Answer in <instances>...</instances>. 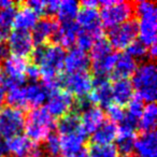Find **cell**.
Segmentation results:
<instances>
[{
	"mask_svg": "<svg viewBox=\"0 0 157 157\" xmlns=\"http://www.w3.org/2000/svg\"><path fill=\"white\" fill-rule=\"evenodd\" d=\"M25 93V101H26L27 108H41L44 102H46L50 93L42 84L39 83H30L27 86H24Z\"/></svg>",
	"mask_w": 157,
	"mask_h": 157,
	"instance_id": "22",
	"label": "cell"
},
{
	"mask_svg": "<svg viewBox=\"0 0 157 157\" xmlns=\"http://www.w3.org/2000/svg\"><path fill=\"white\" fill-rule=\"evenodd\" d=\"M99 6L101 7L99 13L101 26L110 30L130 21L133 14L132 3L127 1L102 0L99 1Z\"/></svg>",
	"mask_w": 157,
	"mask_h": 157,
	"instance_id": "4",
	"label": "cell"
},
{
	"mask_svg": "<svg viewBox=\"0 0 157 157\" xmlns=\"http://www.w3.org/2000/svg\"><path fill=\"white\" fill-rule=\"evenodd\" d=\"M8 141V153L12 157H42L43 150L26 136L18 135Z\"/></svg>",
	"mask_w": 157,
	"mask_h": 157,
	"instance_id": "11",
	"label": "cell"
},
{
	"mask_svg": "<svg viewBox=\"0 0 157 157\" xmlns=\"http://www.w3.org/2000/svg\"><path fill=\"white\" fill-rule=\"evenodd\" d=\"M97 40L94 36L86 33V31L80 30V29H78V36H76V41H75L76 44H78V48L86 52V51L92 48V46L94 45V43Z\"/></svg>",
	"mask_w": 157,
	"mask_h": 157,
	"instance_id": "33",
	"label": "cell"
},
{
	"mask_svg": "<svg viewBox=\"0 0 157 157\" xmlns=\"http://www.w3.org/2000/svg\"><path fill=\"white\" fill-rule=\"evenodd\" d=\"M78 33V27L75 22L60 23L55 33L53 41L54 44L60 46L61 48H70L76 41V36Z\"/></svg>",
	"mask_w": 157,
	"mask_h": 157,
	"instance_id": "19",
	"label": "cell"
},
{
	"mask_svg": "<svg viewBox=\"0 0 157 157\" xmlns=\"http://www.w3.org/2000/svg\"><path fill=\"white\" fill-rule=\"evenodd\" d=\"M56 123L45 108L31 110L25 118L24 129L26 137L31 142L38 144L44 142L54 131Z\"/></svg>",
	"mask_w": 157,
	"mask_h": 157,
	"instance_id": "3",
	"label": "cell"
},
{
	"mask_svg": "<svg viewBox=\"0 0 157 157\" xmlns=\"http://www.w3.org/2000/svg\"><path fill=\"white\" fill-rule=\"evenodd\" d=\"M24 125L25 115L22 110L7 107L0 111V137L3 139L10 140L21 135Z\"/></svg>",
	"mask_w": 157,
	"mask_h": 157,
	"instance_id": "6",
	"label": "cell"
},
{
	"mask_svg": "<svg viewBox=\"0 0 157 157\" xmlns=\"http://www.w3.org/2000/svg\"><path fill=\"white\" fill-rule=\"evenodd\" d=\"M133 90L142 101L155 102L157 95V71L154 61L146 60L137 67L132 75Z\"/></svg>",
	"mask_w": 157,
	"mask_h": 157,
	"instance_id": "2",
	"label": "cell"
},
{
	"mask_svg": "<svg viewBox=\"0 0 157 157\" xmlns=\"http://www.w3.org/2000/svg\"><path fill=\"white\" fill-rule=\"evenodd\" d=\"M144 109V103L139 97H133L128 103V109L127 112H125V117L138 123L140 116L142 114V111Z\"/></svg>",
	"mask_w": 157,
	"mask_h": 157,
	"instance_id": "31",
	"label": "cell"
},
{
	"mask_svg": "<svg viewBox=\"0 0 157 157\" xmlns=\"http://www.w3.org/2000/svg\"><path fill=\"white\" fill-rule=\"evenodd\" d=\"M26 59L18 56H7L3 59L1 73L3 75L2 86L5 90H10L12 88H16L23 86L26 81V69H27Z\"/></svg>",
	"mask_w": 157,
	"mask_h": 157,
	"instance_id": "5",
	"label": "cell"
},
{
	"mask_svg": "<svg viewBox=\"0 0 157 157\" xmlns=\"http://www.w3.org/2000/svg\"><path fill=\"white\" fill-rule=\"evenodd\" d=\"M76 25L80 30L86 31L96 38V40L103 38V29L100 23V16L97 9L82 7L76 15Z\"/></svg>",
	"mask_w": 157,
	"mask_h": 157,
	"instance_id": "9",
	"label": "cell"
},
{
	"mask_svg": "<svg viewBox=\"0 0 157 157\" xmlns=\"http://www.w3.org/2000/svg\"><path fill=\"white\" fill-rule=\"evenodd\" d=\"M87 99L90 105L95 107L100 105L107 108L109 105H111L112 90L108 78H96L93 80V90L87 96Z\"/></svg>",
	"mask_w": 157,
	"mask_h": 157,
	"instance_id": "13",
	"label": "cell"
},
{
	"mask_svg": "<svg viewBox=\"0 0 157 157\" xmlns=\"http://www.w3.org/2000/svg\"><path fill=\"white\" fill-rule=\"evenodd\" d=\"M61 85L72 96L85 98L93 90V78L87 71L67 73L61 78Z\"/></svg>",
	"mask_w": 157,
	"mask_h": 157,
	"instance_id": "7",
	"label": "cell"
},
{
	"mask_svg": "<svg viewBox=\"0 0 157 157\" xmlns=\"http://www.w3.org/2000/svg\"><path fill=\"white\" fill-rule=\"evenodd\" d=\"M57 129L59 131V136L82 130L83 128H82L80 116L76 113H69L63 116L57 125Z\"/></svg>",
	"mask_w": 157,
	"mask_h": 157,
	"instance_id": "27",
	"label": "cell"
},
{
	"mask_svg": "<svg viewBox=\"0 0 157 157\" xmlns=\"http://www.w3.org/2000/svg\"><path fill=\"white\" fill-rule=\"evenodd\" d=\"M90 157H117V148L113 144H94L87 150Z\"/></svg>",
	"mask_w": 157,
	"mask_h": 157,
	"instance_id": "30",
	"label": "cell"
},
{
	"mask_svg": "<svg viewBox=\"0 0 157 157\" xmlns=\"http://www.w3.org/2000/svg\"><path fill=\"white\" fill-rule=\"evenodd\" d=\"M38 21H39V15L33 10L24 5L16 11L13 27L15 30L29 31L33 30Z\"/></svg>",
	"mask_w": 157,
	"mask_h": 157,
	"instance_id": "23",
	"label": "cell"
},
{
	"mask_svg": "<svg viewBox=\"0 0 157 157\" xmlns=\"http://www.w3.org/2000/svg\"><path fill=\"white\" fill-rule=\"evenodd\" d=\"M85 131L82 129L80 131L67 135H61L59 137V145H60V157H74L81 150L84 148L86 141Z\"/></svg>",
	"mask_w": 157,
	"mask_h": 157,
	"instance_id": "14",
	"label": "cell"
},
{
	"mask_svg": "<svg viewBox=\"0 0 157 157\" xmlns=\"http://www.w3.org/2000/svg\"><path fill=\"white\" fill-rule=\"evenodd\" d=\"M107 114L110 118V122L114 123H122L125 118V111L123 107L117 105L115 103H111L107 107Z\"/></svg>",
	"mask_w": 157,
	"mask_h": 157,
	"instance_id": "35",
	"label": "cell"
},
{
	"mask_svg": "<svg viewBox=\"0 0 157 157\" xmlns=\"http://www.w3.org/2000/svg\"><path fill=\"white\" fill-rule=\"evenodd\" d=\"M147 50L148 48L146 45H144L141 41H137L130 44L127 48V54L130 55L135 60L137 59H144L145 57H147Z\"/></svg>",
	"mask_w": 157,
	"mask_h": 157,
	"instance_id": "32",
	"label": "cell"
},
{
	"mask_svg": "<svg viewBox=\"0 0 157 157\" xmlns=\"http://www.w3.org/2000/svg\"><path fill=\"white\" fill-rule=\"evenodd\" d=\"M8 153V141L0 137V157H6V154Z\"/></svg>",
	"mask_w": 157,
	"mask_h": 157,
	"instance_id": "38",
	"label": "cell"
},
{
	"mask_svg": "<svg viewBox=\"0 0 157 157\" xmlns=\"http://www.w3.org/2000/svg\"><path fill=\"white\" fill-rule=\"evenodd\" d=\"M137 67V60H135L126 52H123L117 54L112 74L115 80H121V78L128 80V78L133 75Z\"/></svg>",
	"mask_w": 157,
	"mask_h": 157,
	"instance_id": "20",
	"label": "cell"
},
{
	"mask_svg": "<svg viewBox=\"0 0 157 157\" xmlns=\"http://www.w3.org/2000/svg\"><path fill=\"white\" fill-rule=\"evenodd\" d=\"M74 157H90V156H88V152H87V150H86V148L84 147L83 150L80 151V152H78V154H76Z\"/></svg>",
	"mask_w": 157,
	"mask_h": 157,
	"instance_id": "43",
	"label": "cell"
},
{
	"mask_svg": "<svg viewBox=\"0 0 157 157\" xmlns=\"http://www.w3.org/2000/svg\"><path fill=\"white\" fill-rule=\"evenodd\" d=\"M90 66V57L86 52L81 51L80 48H71L66 54L63 68L67 73H76V72L87 71L88 67Z\"/></svg>",
	"mask_w": 157,
	"mask_h": 157,
	"instance_id": "17",
	"label": "cell"
},
{
	"mask_svg": "<svg viewBox=\"0 0 157 157\" xmlns=\"http://www.w3.org/2000/svg\"><path fill=\"white\" fill-rule=\"evenodd\" d=\"M113 53V48L110 45L109 41L102 38V39L98 40L94 43V45L90 48V53L88 57H90V63H94L107 58L108 56H110Z\"/></svg>",
	"mask_w": 157,
	"mask_h": 157,
	"instance_id": "29",
	"label": "cell"
},
{
	"mask_svg": "<svg viewBox=\"0 0 157 157\" xmlns=\"http://www.w3.org/2000/svg\"><path fill=\"white\" fill-rule=\"evenodd\" d=\"M112 90V100L117 105H128L129 101L133 98V87L129 80L121 78V80H114V83L111 85Z\"/></svg>",
	"mask_w": 157,
	"mask_h": 157,
	"instance_id": "21",
	"label": "cell"
},
{
	"mask_svg": "<svg viewBox=\"0 0 157 157\" xmlns=\"http://www.w3.org/2000/svg\"><path fill=\"white\" fill-rule=\"evenodd\" d=\"M138 37V25L136 21H128L109 31V43L112 48L123 51L127 48Z\"/></svg>",
	"mask_w": 157,
	"mask_h": 157,
	"instance_id": "8",
	"label": "cell"
},
{
	"mask_svg": "<svg viewBox=\"0 0 157 157\" xmlns=\"http://www.w3.org/2000/svg\"><path fill=\"white\" fill-rule=\"evenodd\" d=\"M42 157H52V156H48V155H46V154H45V155H43Z\"/></svg>",
	"mask_w": 157,
	"mask_h": 157,
	"instance_id": "44",
	"label": "cell"
},
{
	"mask_svg": "<svg viewBox=\"0 0 157 157\" xmlns=\"http://www.w3.org/2000/svg\"><path fill=\"white\" fill-rule=\"evenodd\" d=\"M24 5L29 7L31 10H33L38 15H39V14H45L46 1H42V0H31V1H27Z\"/></svg>",
	"mask_w": 157,
	"mask_h": 157,
	"instance_id": "37",
	"label": "cell"
},
{
	"mask_svg": "<svg viewBox=\"0 0 157 157\" xmlns=\"http://www.w3.org/2000/svg\"><path fill=\"white\" fill-rule=\"evenodd\" d=\"M78 11H80V3L78 1L63 0V1H59L56 14L60 23L74 22Z\"/></svg>",
	"mask_w": 157,
	"mask_h": 157,
	"instance_id": "25",
	"label": "cell"
},
{
	"mask_svg": "<svg viewBox=\"0 0 157 157\" xmlns=\"http://www.w3.org/2000/svg\"><path fill=\"white\" fill-rule=\"evenodd\" d=\"M12 6H15V2L8 1V0H0V11L3 9H7L9 7H12Z\"/></svg>",
	"mask_w": 157,
	"mask_h": 157,
	"instance_id": "42",
	"label": "cell"
},
{
	"mask_svg": "<svg viewBox=\"0 0 157 157\" xmlns=\"http://www.w3.org/2000/svg\"><path fill=\"white\" fill-rule=\"evenodd\" d=\"M132 6L133 12L139 17V23H137L139 41L147 48L156 44L157 8L155 1H137Z\"/></svg>",
	"mask_w": 157,
	"mask_h": 157,
	"instance_id": "1",
	"label": "cell"
},
{
	"mask_svg": "<svg viewBox=\"0 0 157 157\" xmlns=\"http://www.w3.org/2000/svg\"><path fill=\"white\" fill-rule=\"evenodd\" d=\"M80 120H81L82 128L86 132V135H90V133L93 135L105 121V112L101 108L90 105L82 111Z\"/></svg>",
	"mask_w": 157,
	"mask_h": 157,
	"instance_id": "18",
	"label": "cell"
},
{
	"mask_svg": "<svg viewBox=\"0 0 157 157\" xmlns=\"http://www.w3.org/2000/svg\"><path fill=\"white\" fill-rule=\"evenodd\" d=\"M33 41L29 31L14 30L8 36L7 48L14 56L25 57L31 55L33 51Z\"/></svg>",
	"mask_w": 157,
	"mask_h": 157,
	"instance_id": "12",
	"label": "cell"
},
{
	"mask_svg": "<svg viewBox=\"0 0 157 157\" xmlns=\"http://www.w3.org/2000/svg\"><path fill=\"white\" fill-rule=\"evenodd\" d=\"M82 7L84 8H90V9H97L99 7V1L96 0H85L81 3Z\"/></svg>",
	"mask_w": 157,
	"mask_h": 157,
	"instance_id": "39",
	"label": "cell"
},
{
	"mask_svg": "<svg viewBox=\"0 0 157 157\" xmlns=\"http://www.w3.org/2000/svg\"><path fill=\"white\" fill-rule=\"evenodd\" d=\"M133 153L136 157H157V136L155 130L142 132L136 138Z\"/></svg>",
	"mask_w": 157,
	"mask_h": 157,
	"instance_id": "16",
	"label": "cell"
},
{
	"mask_svg": "<svg viewBox=\"0 0 157 157\" xmlns=\"http://www.w3.org/2000/svg\"><path fill=\"white\" fill-rule=\"evenodd\" d=\"M57 28H58V22L54 17L46 16L39 20L33 29L31 38H33V44H36L37 46L48 44L50 40H53Z\"/></svg>",
	"mask_w": 157,
	"mask_h": 157,
	"instance_id": "15",
	"label": "cell"
},
{
	"mask_svg": "<svg viewBox=\"0 0 157 157\" xmlns=\"http://www.w3.org/2000/svg\"><path fill=\"white\" fill-rule=\"evenodd\" d=\"M15 13V6H12V7H9L0 11V41L8 38V36L11 33Z\"/></svg>",
	"mask_w": 157,
	"mask_h": 157,
	"instance_id": "28",
	"label": "cell"
},
{
	"mask_svg": "<svg viewBox=\"0 0 157 157\" xmlns=\"http://www.w3.org/2000/svg\"><path fill=\"white\" fill-rule=\"evenodd\" d=\"M74 105V98L67 90H58L51 93L46 99V111L53 117H63L69 114Z\"/></svg>",
	"mask_w": 157,
	"mask_h": 157,
	"instance_id": "10",
	"label": "cell"
},
{
	"mask_svg": "<svg viewBox=\"0 0 157 157\" xmlns=\"http://www.w3.org/2000/svg\"><path fill=\"white\" fill-rule=\"evenodd\" d=\"M26 78H28L31 83H37L39 78H41V72L37 65L31 63V65L27 66L26 69Z\"/></svg>",
	"mask_w": 157,
	"mask_h": 157,
	"instance_id": "36",
	"label": "cell"
},
{
	"mask_svg": "<svg viewBox=\"0 0 157 157\" xmlns=\"http://www.w3.org/2000/svg\"><path fill=\"white\" fill-rule=\"evenodd\" d=\"M157 118V109L155 102L147 103L144 105L142 114L138 121V127L142 130V132L155 130Z\"/></svg>",
	"mask_w": 157,
	"mask_h": 157,
	"instance_id": "26",
	"label": "cell"
},
{
	"mask_svg": "<svg viewBox=\"0 0 157 157\" xmlns=\"http://www.w3.org/2000/svg\"><path fill=\"white\" fill-rule=\"evenodd\" d=\"M44 151L45 154L52 157H59L60 145H59V137L57 135H52L44 141Z\"/></svg>",
	"mask_w": 157,
	"mask_h": 157,
	"instance_id": "34",
	"label": "cell"
},
{
	"mask_svg": "<svg viewBox=\"0 0 157 157\" xmlns=\"http://www.w3.org/2000/svg\"><path fill=\"white\" fill-rule=\"evenodd\" d=\"M7 98V90H5L3 86H0V111L3 109V105Z\"/></svg>",
	"mask_w": 157,
	"mask_h": 157,
	"instance_id": "40",
	"label": "cell"
},
{
	"mask_svg": "<svg viewBox=\"0 0 157 157\" xmlns=\"http://www.w3.org/2000/svg\"><path fill=\"white\" fill-rule=\"evenodd\" d=\"M7 52H8L7 45L3 44L2 41H0V60H3L7 57Z\"/></svg>",
	"mask_w": 157,
	"mask_h": 157,
	"instance_id": "41",
	"label": "cell"
},
{
	"mask_svg": "<svg viewBox=\"0 0 157 157\" xmlns=\"http://www.w3.org/2000/svg\"><path fill=\"white\" fill-rule=\"evenodd\" d=\"M117 136V126L110 121H105L103 124L93 133L92 141L94 144H112Z\"/></svg>",
	"mask_w": 157,
	"mask_h": 157,
	"instance_id": "24",
	"label": "cell"
}]
</instances>
